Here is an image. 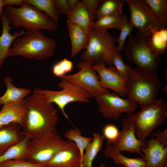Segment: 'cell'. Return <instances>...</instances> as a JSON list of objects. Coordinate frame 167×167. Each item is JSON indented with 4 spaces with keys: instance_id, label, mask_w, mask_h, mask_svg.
Segmentation results:
<instances>
[{
    "instance_id": "obj_18",
    "label": "cell",
    "mask_w": 167,
    "mask_h": 167,
    "mask_svg": "<svg viewBox=\"0 0 167 167\" xmlns=\"http://www.w3.org/2000/svg\"><path fill=\"white\" fill-rule=\"evenodd\" d=\"M24 114L23 100L3 105L0 110V128L12 124H18L21 127Z\"/></svg>"
},
{
    "instance_id": "obj_26",
    "label": "cell",
    "mask_w": 167,
    "mask_h": 167,
    "mask_svg": "<svg viewBox=\"0 0 167 167\" xmlns=\"http://www.w3.org/2000/svg\"><path fill=\"white\" fill-rule=\"evenodd\" d=\"M24 2L44 12L55 22L58 23V14L56 8L54 0H24Z\"/></svg>"
},
{
    "instance_id": "obj_32",
    "label": "cell",
    "mask_w": 167,
    "mask_h": 167,
    "mask_svg": "<svg viewBox=\"0 0 167 167\" xmlns=\"http://www.w3.org/2000/svg\"><path fill=\"white\" fill-rule=\"evenodd\" d=\"M133 28L129 23L126 15L122 14L120 28V32L119 37L117 38L116 42L118 43L119 49L121 51L123 48L126 40L128 36H130Z\"/></svg>"
},
{
    "instance_id": "obj_23",
    "label": "cell",
    "mask_w": 167,
    "mask_h": 167,
    "mask_svg": "<svg viewBox=\"0 0 167 167\" xmlns=\"http://www.w3.org/2000/svg\"><path fill=\"white\" fill-rule=\"evenodd\" d=\"M104 139L99 133L93 134L92 140L87 147L83 156L81 167H92L93 161L102 149Z\"/></svg>"
},
{
    "instance_id": "obj_9",
    "label": "cell",
    "mask_w": 167,
    "mask_h": 167,
    "mask_svg": "<svg viewBox=\"0 0 167 167\" xmlns=\"http://www.w3.org/2000/svg\"><path fill=\"white\" fill-rule=\"evenodd\" d=\"M58 85L61 89V90L54 91L35 88L33 93L40 95L49 103L56 104L63 116L68 119L69 118L65 109L68 104L75 102H90V95L78 85L67 80L61 79Z\"/></svg>"
},
{
    "instance_id": "obj_2",
    "label": "cell",
    "mask_w": 167,
    "mask_h": 167,
    "mask_svg": "<svg viewBox=\"0 0 167 167\" xmlns=\"http://www.w3.org/2000/svg\"><path fill=\"white\" fill-rule=\"evenodd\" d=\"M150 37L138 32L130 36L125 47L126 54L136 67L159 77L157 71L161 62V55L152 47Z\"/></svg>"
},
{
    "instance_id": "obj_37",
    "label": "cell",
    "mask_w": 167,
    "mask_h": 167,
    "mask_svg": "<svg viewBox=\"0 0 167 167\" xmlns=\"http://www.w3.org/2000/svg\"><path fill=\"white\" fill-rule=\"evenodd\" d=\"M82 1L86 6L92 21L94 22L101 0H82Z\"/></svg>"
},
{
    "instance_id": "obj_27",
    "label": "cell",
    "mask_w": 167,
    "mask_h": 167,
    "mask_svg": "<svg viewBox=\"0 0 167 167\" xmlns=\"http://www.w3.org/2000/svg\"><path fill=\"white\" fill-rule=\"evenodd\" d=\"M162 28L167 26V0H145Z\"/></svg>"
},
{
    "instance_id": "obj_36",
    "label": "cell",
    "mask_w": 167,
    "mask_h": 167,
    "mask_svg": "<svg viewBox=\"0 0 167 167\" xmlns=\"http://www.w3.org/2000/svg\"><path fill=\"white\" fill-rule=\"evenodd\" d=\"M0 167H45V165L33 163L24 160H14L0 163Z\"/></svg>"
},
{
    "instance_id": "obj_39",
    "label": "cell",
    "mask_w": 167,
    "mask_h": 167,
    "mask_svg": "<svg viewBox=\"0 0 167 167\" xmlns=\"http://www.w3.org/2000/svg\"><path fill=\"white\" fill-rule=\"evenodd\" d=\"M5 6H20L24 2V0H3Z\"/></svg>"
},
{
    "instance_id": "obj_33",
    "label": "cell",
    "mask_w": 167,
    "mask_h": 167,
    "mask_svg": "<svg viewBox=\"0 0 167 167\" xmlns=\"http://www.w3.org/2000/svg\"><path fill=\"white\" fill-rule=\"evenodd\" d=\"M73 68L72 62L64 58L54 65L52 71L54 75L60 78L65 75L66 74L71 72Z\"/></svg>"
},
{
    "instance_id": "obj_30",
    "label": "cell",
    "mask_w": 167,
    "mask_h": 167,
    "mask_svg": "<svg viewBox=\"0 0 167 167\" xmlns=\"http://www.w3.org/2000/svg\"><path fill=\"white\" fill-rule=\"evenodd\" d=\"M122 16H108L101 17L94 21L92 28L100 31L108 30L110 28L120 29Z\"/></svg>"
},
{
    "instance_id": "obj_12",
    "label": "cell",
    "mask_w": 167,
    "mask_h": 167,
    "mask_svg": "<svg viewBox=\"0 0 167 167\" xmlns=\"http://www.w3.org/2000/svg\"><path fill=\"white\" fill-rule=\"evenodd\" d=\"M94 98L102 116L114 121L118 120L123 113L133 114L138 108L136 103L120 97L115 92L102 93Z\"/></svg>"
},
{
    "instance_id": "obj_17",
    "label": "cell",
    "mask_w": 167,
    "mask_h": 167,
    "mask_svg": "<svg viewBox=\"0 0 167 167\" xmlns=\"http://www.w3.org/2000/svg\"><path fill=\"white\" fill-rule=\"evenodd\" d=\"M0 18L2 31L0 36V68L2 66L5 59L7 57L12 43L19 36L30 33L21 30L19 32H14L12 35L10 31L12 27L10 26L11 23L5 12Z\"/></svg>"
},
{
    "instance_id": "obj_7",
    "label": "cell",
    "mask_w": 167,
    "mask_h": 167,
    "mask_svg": "<svg viewBox=\"0 0 167 167\" xmlns=\"http://www.w3.org/2000/svg\"><path fill=\"white\" fill-rule=\"evenodd\" d=\"M69 141L57 134H43L30 139L28 143L25 160L45 165L58 152L66 148Z\"/></svg>"
},
{
    "instance_id": "obj_1",
    "label": "cell",
    "mask_w": 167,
    "mask_h": 167,
    "mask_svg": "<svg viewBox=\"0 0 167 167\" xmlns=\"http://www.w3.org/2000/svg\"><path fill=\"white\" fill-rule=\"evenodd\" d=\"M23 102L24 114L21 128L25 137L30 139L46 133H57L58 115L52 104L34 93Z\"/></svg>"
},
{
    "instance_id": "obj_4",
    "label": "cell",
    "mask_w": 167,
    "mask_h": 167,
    "mask_svg": "<svg viewBox=\"0 0 167 167\" xmlns=\"http://www.w3.org/2000/svg\"><path fill=\"white\" fill-rule=\"evenodd\" d=\"M161 86L159 77L130 67L126 85L127 98L142 107L156 99Z\"/></svg>"
},
{
    "instance_id": "obj_21",
    "label": "cell",
    "mask_w": 167,
    "mask_h": 167,
    "mask_svg": "<svg viewBox=\"0 0 167 167\" xmlns=\"http://www.w3.org/2000/svg\"><path fill=\"white\" fill-rule=\"evenodd\" d=\"M12 81L11 78L8 76L4 79L7 89L4 94L0 97V105L21 101L31 93L29 89L15 86Z\"/></svg>"
},
{
    "instance_id": "obj_13",
    "label": "cell",
    "mask_w": 167,
    "mask_h": 167,
    "mask_svg": "<svg viewBox=\"0 0 167 167\" xmlns=\"http://www.w3.org/2000/svg\"><path fill=\"white\" fill-rule=\"evenodd\" d=\"M92 66L87 62L82 61L77 64V66L80 69L79 71L73 74L65 75L60 78L80 86L86 91L91 98L109 92L108 89L103 88L100 85L99 76Z\"/></svg>"
},
{
    "instance_id": "obj_28",
    "label": "cell",
    "mask_w": 167,
    "mask_h": 167,
    "mask_svg": "<svg viewBox=\"0 0 167 167\" xmlns=\"http://www.w3.org/2000/svg\"><path fill=\"white\" fill-rule=\"evenodd\" d=\"M64 136L68 141L75 143L79 149L82 159L85 150L92 140V138L83 136L77 128H72L66 131Z\"/></svg>"
},
{
    "instance_id": "obj_19",
    "label": "cell",
    "mask_w": 167,
    "mask_h": 167,
    "mask_svg": "<svg viewBox=\"0 0 167 167\" xmlns=\"http://www.w3.org/2000/svg\"><path fill=\"white\" fill-rule=\"evenodd\" d=\"M21 127L15 124L0 128V155L24 137Z\"/></svg>"
},
{
    "instance_id": "obj_11",
    "label": "cell",
    "mask_w": 167,
    "mask_h": 167,
    "mask_svg": "<svg viewBox=\"0 0 167 167\" xmlns=\"http://www.w3.org/2000/svg\"><path fill=\"white\" fill-rule=\"evenodd\" d=\"M124 0L130 12L129 22L137 32L150 36L152 31L162 28L145 0Z\"/></svg>"
},
{
    "instance_id": "obj_3",
    "label": "cell",
    "mask_w": 167,
    "mask_h": 167,
    "mask_svg": "<svg viewBox=\"0 0 167 167\" xmlns=\"http://www.w3.org/2000/svg\"><path fill=\"white\" fill-rule=\"evenodd\" d=\"M117 39L108 30L92 28L88 33V43L81 58L92 66L103 63L109 66H113L112 56L121 52L115 45Z\"/></svg>"
},
{
    "instance_id": "obj_42",
    "label": "cell",
    "mask_w": 167,
    "mask_h": 167,
    "mask_svg": "<svg viewBox=\"0 0 167 167\" xmlns=\"http://www.w3.org/2000/svg\"><path fill=\"white\" fill-rule=\"evenodd\" d=\"M97 167H107L106 165L103 163H101Z\"/></svg>"
},
{
    "instance_id": "obj_15",
    "label": "cell",
    "mask_w": 167,
    "mask_h": 167,
    "mask_svg": "<svg viewBox=\"0 0 167 167\" xmlns=\"http://www.w3.org/2000/svg\"><path fill=\"white\" fill-rule=\"evenodd\" d=\"M146 147L142 148L146 167H164L167 165V139L151 135Z\"/></svg>"
},
{
    "instance_id": "obj_16",
    "label": "cell",
    "mask_w": 167,
    "mask_h": 167,
    "mask_svg": "<svg viewBox=\"0 0 167 167\" xmlns=\"http://www.w3.org/2000/svg\"><path fill=\"white\" fill-rule=\"evenodd\" d=\"M81 158L78 148L69 141L68 145L59 151L45 165V167H81Z\"/></svg>"
},
{
    "instance_id": "obj_40",
    "label": "cell",
    "mask_w": 167,
    "mask_h": 167,
    "mask_svg": "<svg viewBox=\"0 0 167 167\" xmlns=\"http://www.w3.org/2000/svg\"><path fill=\"white\" fill-rule=\"evenodd\" d=\"M69 9L71 12L73 10L77 3L79 2L78 0H67Z\"/></svg>"
},
{
    "instance_id": "obj_22",
    "label": "cell",
    "mask_w": 167,
    "mask_h": 167,
    "mask_svg": "<svg viewBox=\"0 0 167 167\" xmlns=\"http://www.w3.org/2000/svg\"><path fill=\"white\" fill-rule=\"evenodd\" d=\"M93 22L84 2L79 1L76 6L67 17V24H77L88 33L92 28Z\"/></svg>"
},
{
    "instance_id": "obj_25",
    "label": "cell",
    "mask_w": 167,
    "mask_h": 167,
    "mask_svg": "<svg viewBox=\"0 0 167 167\" xmlns=\"http://www.w3.org/2000/svg\"><path fill=\"white\" fill-rule=\"evenodd\" d=\"M29 139L24 136L20 141L8 148L0 155V163L11 160H24L27 145Z\"/></svg>"
},
{
    "instance_id": "obj_43",
    "label": "cell",
    "mask_w": 167,
    "mask_h": 167,
    "mask_svg": "<svg viewBox=\"0 0 167 167\" xmlns=\"http://www.w3.org/2000/svg\"><path fill=\"white\" fill-rule=\"evenodd\" d=\"M164 167H167V165L165 166H164Z\"/></svg>"
},
{
    "instance_id": "obj_24",
    "label": "cell",
    "mask_w": 167,
    "mask_h": 167,
    "mask_svg": "<svg viewBox=\"0 0 167 167\" xmlns=\"http://www.w3.org/2000/svg\"><path fill=\"white\" fill-rule=\"evenodd\" d=\"M124 2V0H101L96 18L97 19L108 16H122Z\"/></svg>"
},
{
    "instance_id": "obj_5",
    "label": "cell",
    "mask_w": 167,
    "mask_h": 167,
    "mask_svg": "<svg viewBox=\"0 0 167 167\" xmlns=\"http://www.w3.org/2000/svg\"><path fill=\"white\" fill-rule=\"evenodd\" d=\"M56 46L54 40L44 36L39 31L34 32L16 39L10 48L7 57L19 56L41 60L52 56Z\"/></svg>"
},
{
    "instance_id": "obj_6",
    "label": "cell",
    "mask_w": 167,
    "mask_h": 167,
    "mask_svg": "<svg viewBox=\"0 0 167 167\" xmlns=\"http://www.w3.org/2000/svg\"><path fill=\"white\" fill-rule=\"evenodd\" d=\"M5 13L13 25L24 27L29 32L41 29L54 32L58 27L57 23L46 15L24 2L18 7L6 6Z\"/></svg>"
},
{
    "instance_id": "obj_14",
    "label": "cell",
    "mask_w": 167,
    "mask_h": 167,
    "mask_svg": "<svg viewBox=\"0 0 167 167\" xmlns=\"http://www.w3.org/2000/svg\"><path fill=\"white\" fill-rule=\"evenodd\" d=\"M98 73L99 83L103 88L114 91L122 97L126 96V85L127 78L121 75L113 66L107 67L103 63L92 65Z\"/></svg>"
},
{
    "instance_id": "obj_31",
    "label": "cell",
    "mask_w": 167,
    "mask_h": 167,
    "mask_svg": "<svg viewBox=\"0 0 167 167\" xmlns=\"http://www.w3.org/2000/svg\"><path fill=\"white\" fill-rule=\"evenodd\" d=\"M114 163L118 165H122L124 167H146V162L144 159L141 158H129L122 154L121 152H117L110 157Z\"/></svg>"
},
{
    "instance_id": "obj_10",
    "label": "cell",
    "mask_w": 167,
    "mask_h": 167,
    "mask_svg": "<svg viewBox=\"0 0 167 167\" xmlns=\"http://www.w3.org/2000/svg\"><path fill=\"white\" fill-rule=\"evenodd\" d=\"M133 114H128L126 118L122 119V129L118 138L114 142L106 146L104 154L107 158H109L118 152L127 151L137 153L143 158L142 148L147 146V142L146 140L137 138Z\"/></svg>"
},
{
    "instance_id": "obj_41",
    "label": "cell",
    "mask_w": 167,
    "mask_h": 167,
    "mask_svg": "<svg viewBox=\"0 0 167 167\" xmlns=\"http://www.w3.org/2000/svg\"><path fill=\"white\" fill-rule=\"evenodd\" d=\"M4 6L3 0H0V18L4 13L3 10Z\"/></svg>"
},
{
    "instance_id": "obj_29",
    "label": "cell",
    "mask_w": 167,
    "mask_h": 167,
    "mask_svg": "<svg viewBox=\"0 0 167 167\" xmlns=\"http://www.w3.org/2000/svg\"><path fill=\"white\" fill-rule=\"evenodd\" d=\"M151 44L159 54H163L167 48V28H162L153 30L150 37Z\"/></svg>"
},
{
    "instance_id": "obj_34",
    "label": "cell",
    "mask_w": 167,
    "mask_h": 167,
    "mask_svg": "<svg viewBox=\"0 0 167 167\" xmlns=\"http://www.w3.org/2000/svg\"><path fill=\"white\" fill-rule=\"evenodd\" d=\"M120 131L114 124H108L104 126L102 129V135L106 141V145H109L115 141L118 138Z\"/></svg>"
},
{
    "instance_id": "obj_20",
    "label": "cell",
    "mask_w": 167,
    "mask_h": 167,
    "mask_svg": "<svg viewBox=\"0 0 167 167\" xmlns=\"http://www.w3.org/2000/svg\"><path fill=\"white\" fill-rule=\"evenodd\" d=\"M67 24L71 43V57H74L81 50L85 48L88 42V33L77 24Z\"/></svg>"
},
{
    "instance_id": "obj_38",
    "label": "cell",
    "mask_w": 167,
    "mask_h": 167,
    "mask_svg": "<svg viewBox=\"0 0 167 167\" xmlns=\"http://www.w3.org/2000/svg\"><path fill=\"white\" fill-rule=\"evenodd\" d=\"M56 8L58 14H64L67 18L70 15V12L67 0H54Z\"/></svg>"
},
{
    "instance_id": "obj_8",
    "label": "cell",
    "mask_w": 167,
    "mask_h": 167,
    "mask_svg": "<svg viewBox=\"0 0 167 167\" xmlns=\"http://www.w3.org/2000/svg\"><path fill=\"white\" fill-rule=\"evenodd\" d=\"M137 137L144 140L156 127L163 124L167 116V105L162 99H155L133 114Z\"/></svg>"
},
{
    "instance_id": "obj_35",
    "label": "cell",
    "mask_w": 167,
    "mask_h": 167,
    "mask_svg": "<svg viewBox=\"0 0 167 167\" xmlns=\"http://www.w3.org/2000/svg\"><path fill=\"white\" fill-rule=\"evenodd\" d=\"M113 65L121 76L127 78V73L130 66L124 63L121 53L113 55L111 58Z\"/></svg>"
}]
</instances>
